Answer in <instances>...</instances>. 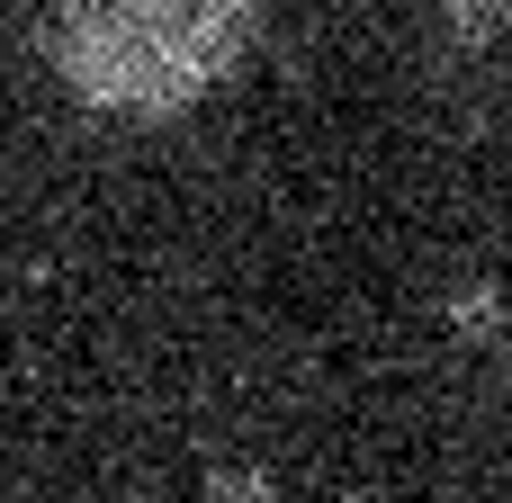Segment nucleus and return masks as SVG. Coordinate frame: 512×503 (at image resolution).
Returning <instances> with one entry per match:
<instances>
[{
  "instance_id": "obj_1",
  "label": "nucleus",
  "mask_w": 512,
  "mask_h": 503,
  "mask_svg": "<svg viewBox=\"0 0 512 503\" xmlns=\"http://www.w3.org/2000/svg\"><path fill=\"white\" fill-rule=\"evenodd\" d=\"M261 0H54V63L90 108L171 117L216 90Z\"/></svg>"
},
{
  "instance_id": "obj_2",
  "label": "nucleus",
  "mask_w": 512,
  "mask_h": 503,
  "mask_svg": "<svg viewBox=\"0 0 512 503\" xmlns=\"http://www.w3.org/2000/svg\"><path fill=\"white\" fill-rule=\"evenodd\" d=\"M198 503H279V486H270V468H216L207 486H198Z\"/></svg>"
},
{
  "instance_id": "obj_3",
  "label": "nucleus",
  "mask_w": 512,
  "mask_h": 503,
  "mask_svg": "<svg viewBox=\"0 0 512 503\" xmlns=\"http://www.w3.org/2000/svg\"><path fill=\"white\" fill-rule=\"evenodd\" d=\"M432 9H441L459 36H477V45H486V36H512V0H432Z\"/></svg>"
},
{
  "instance_id": "obj_4",
  "label": "nucleus",
  "mask_w": 512,
  "mask_h": 503,
  "mask_svg": "<svg viewBox=\"0 0 512 503\" xmlns=\"http://www.w3.org/2000/svg\"><path fill=\"white\" fill-rule=\"evenodd\" d=\"M450 324H459V333H495V324H504V297H495V288H459V297H450Z\"/></svg>"
}]
</instances>
